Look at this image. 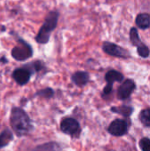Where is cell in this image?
<instances>
[{"label": "cell", "instance_id": "obj_1", "mask_svg": "<svg viewBox=\"0 0 150 151\" xmlns=\"http://www.w3.org/2000/svg\"><path fill=\"white\" fill-rule=\"evenodd\" d=\"M10 124L12 131L18 137L26 136L30 134L34 126L28 114L20 107H13L11 111Z\"/></svg>", "mask_w": 150, "mask_h": 151}, {"label": "cell", "instance_id": "obj_2", "mask_svg": "<svg viewBox=\"0 0 150 151\" xmlns=\"http://www.w3.org/2000/svg\"><path fill=\"white\" fill-rule=\"evenodd\" d=\"M58 17L59 13L57 11H51L49 12L47 17L45 18V20L41 27L40 30L38 31L36 36H35V41L40 43V44H46L48 43L51 33L55 30L57 25L58 21Z\"/></svg>", "mask_w": 150, "mask_h": 151}, {"label": "cell", "instance_id": "obj_3", "mask_svg": "<svg viewBox=\"0 0 150 151\" xmlns=\"http://www.w3.org/2000/svg\"><path fill=\"white\" fill-rule=\"evenodd\" d=\"M18 45L11 50V57L17 61H25L33 56V49L30 44L21 38H18Z\"/></svg>", "mask_w": 150, "mask_h": 151}, {"label": "cell", "instance_id": "obj_4", "mask_svg": "<svg viewBox=\"0 0 150 151\" xmlns=\"http://www.w3.org/2000/svg\"><path fill=\"white\" fill-rule=\"evenodd\" d=\"M60 129L64 134L73 138H78L81 133V128L79 121L72 117H67L62 119L60 123Z\"/></svg>", "mask_w": 150, "mask_h": 151}, {"label": "cell", "instance_id": "obj_5", "mask_svg": "<svg viewBox=\"0 0 150 151\" xmlns=\"http://www.w3.org/2000/svg\"><path fill=\"white\" fill-rule=\"evenodd\" d=\"M103 50L106 54L112 56V57L120 58H129L131 57V54L128 50L110 42H103Z\"/></svg>", "mask_w": 150, "mask_h": 151}, {"label": "cell", "instance_id": "obj_6", "mask_svg": "<svg viewBox=\"0 0 150 151\" xmlns=\"http://www.w3.org/2000/svg\"><path fill=\"white\" fill-rule=\"evenodd\" d=\"M123 80H124V75L121 73L116 70H110L109 72H107V73L105 74V81L107 82V85L103 88V96H109L112 92L114 82H120Z\"/></svg>", "mask_w": 150, "mask_h": 151}, {"label": "cell", "instance_id": "obj_7", "mask_svg": "<svg viewBox=\"0 0 150 151\" xmlns=\"http://www.w3.org/2000/svg\"><path fill=\"white\" fill-rule=\"evenodd\" d=\"M128 131V125L124 119H115L108 127V132L113 136L120 137L125 135Z\"/></svg>", "mask_w": 150, "mask_h": 151}, {"label": "cell", "instance_id": "obj_8", "mask_svg": "<svg viewBox=\"0 0 150 151\" xmlns=\"http://www.w3.org/2000/svg\"><path fill=\"white\" fill-rule=\"evenodd\" d=\"M32 74L33 73L27 67L23 66L15 69L12 72L11 77L17 84H19V86H24L29 82Z\"/></svg>", "mask_w": 150, "mask_h": 151}, {"label": "cell", "instance_id": "obj_9", "mask_svg": "<svg viewBox=\"0 0 150 151\" xmlns=\"http://www.w3.org/2000/svg\"><path fill=\"white\" fill-rule=\"evenodd\" d=\"M136 86H135V82L133 80H126L118 88V98L120 100H126L127 99L131 94L133 92V90L135 89Z\"/></svg>", "mask_w": 150, "mask_h": 151}, {"label": "cell", "instance_id": "obj_10", "mask_svg": "<svg viewBox=\"0 0 150 151\" xmlns=\"http://www.w3.org/2000/svg\"><path fill=\"white\" fill-rule=\"evenodd\" d=\"M72 81L77 86V87H80V88H82L84 86H86L88 81H89V73L88 72H85V71H78V72H75L72 77Z\"/></svg>", "mask_w": 150, "mask_h": 151}, {"label": "cell", "instance_id": "obj_11", "mask_svg": "<svg viewBox=\"0 0 150 151\" xmlns=\"http://www.w3.org/2000/svg\"><path fill=\"white\" fill-rule=\"evenodd\" d=\"M63 147L57 142H49L34 147L32 151H62Z\"/></svg>", "mask_w": 150, "mask_h": 151}, {"label": "cell", "instance_id": "obj_12", "mask_svg": "<svg viewBox=\"0 0 150 151\" xmlns=\"http://www.w3.org/2000/svg\"><path fill=\"white\" fill-rule=\"evenodd\" d=\"M14 135L12 131L9 128H5L3 132L0 133V149L5 148L8 146L13 140Z\"/></svg>", "mask_w": 150, "mask_h": 151}, {"label": "cell", "instance_id": "obj_13", "mask_svg": "<svg viewBox=\"0 0 150 151\" xmlns=\"http://www.w3.org/2000/svg\"><path fill=\"white\" fill-rule=\"evenodd\" d=\"M136 25L141 28L146 29L150 27V16L148 13H141L136 17Z\"/></svg>", "mask_w": 150, "mask_h": 151}, {"label": "cell", "instance_id": "obj_14", "mask_svg": "<svg viewBox=\"0 0 150 151\" xmlns=\"http://www.w3.org/2000/svg\"><path fill=\"white\" fill-rule=\"evenodd\" d=\"M111 111L112 112H115V113H118V114H120L124 117L128 118L133 112V108L126 106V105H122L120 107H111Z\"/></svg>", "mask_w": 150, "mask_h": 151}, {"label": "cell", "instance_id": "obj_15", "mask_svg": "<svg viewBox=\"0 0 150 151\" xmlns=\"http://www.w3.org/2000/svg\"><path fill=\"white\" fill-rule=\"evenodd\" d=\"M130 41H131L132 44L133 46H136V47H140L142 44H144L142 42V41L141 40L139 34H138V31L135 27H132L130 30Z\"/></svg>", "mask_w": 150, "mask_h": 151}, {"label": "cell", "instance_id": "obj_16", "mask_svg": "<svg viewBox=\"0 0 150 151\" xmlns=\"http://www.w3.org/2000/svg\"><path fill=\"white\" fill-rule=\"evenodd\" d=\"M24 66L27 67L32 73H34L35 72L42 71L43 69V67H44V63H42L40 60H37V61H34V62L30 63L29 65H26Z\"/></svg>", "mask_w": 150, "mask_h": 151}, {"label": "cell", "instance_id": "obj_17", "mask_svg": "<svg viewBox=\"0 0 150 151\" xmlns=\"http://www.w3.org/2000/svg\"><path fill=\"white\" fill-rule=\"evenodd\" d=\"M54 94H55V92L51 88H43V89L37 91L35 93V96L43 97L45 99H50L54 96Z\"/></svg>", "mask_w": 150, "mask_h": 151}, {"label": "cell", "instance_id": "obj_18", "mask_svg": "<svg viewBox=\"0 0 150 151\" xmlns=\"http://www.w3.org/2000/svg\"><path fill=\"white\" fill-rule=\"evenodd\" d=\"M140 120L143 126L150 127V109H145L140 113Z\"/></svg>", "mask_w": 150, "mask_h": 151}, {"label": "cell", "instance_id": "obj_19", "mask_svg": "<svg viewBox=\"0 0 150 151\" xmlns=\"http://www.w3.org/2000/svg\"><path fill=\"white\" fill-rule=\"evenodd\" d=\"M137 52L142 58H148L150 54V50L149 47L146 46L145 44H142L141 46L137 47Z\"/></svg>", "mask_w": 150, "mask_h": 151}, {"label": "cell", "instance_id": "obj_20", "mask_svg": "<svg viewBox=\"0 0 150 151\" xmlns=\"http://www.w3.org/2000/svg\"><path fill=\"white\" fill-rule=\"evenodd\" d=\"M140 147L142 151H150V139L142 138L140 141Z\"/></svg>", "mask_w": 150, "mask_h": 151}, {"label": "cell", "instance_id": "obj_21", "mask_svg": "<svg viewBox=\"0 0 150 151\" xmlns=\"http://www.w3.org/2000/svg\"><path fill=\"white\" fill-rule=\"evenodd\" d=\"M0 62H3V63H7V59H5L4 58H2L0 59Z\"/></svg>", "mask_w": 150, "mask_h": 151}]
</instances>
